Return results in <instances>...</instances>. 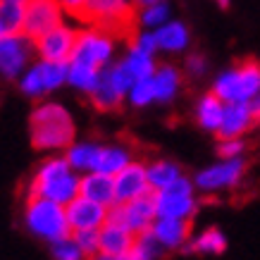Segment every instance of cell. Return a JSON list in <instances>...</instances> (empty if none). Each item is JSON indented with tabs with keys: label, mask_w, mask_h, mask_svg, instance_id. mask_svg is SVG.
I'll list each match as a JSON object with an SVG mask.
<instances>
[{
	"label": "cell",
	"mask_w": 260,
	"mask_h": 260,
	"mask_svg": "<svg viewBox=\"0 0 260 260\" xmlns=\"http://www.w3.org/2000/svg\"><path fill=\"white\" fill-rule=\"evenodd\" d=\"M29 134H31V146L36 150L55 153V150H67L74 143L77 124L64 105L43 101L34 108L29 117Z\"/></svg>",
	"instance_id": "1"
},
{
	"label": "cell",
	"mask_w": 260,
	"mask_h": 260,
	"mask_svg": "<svg viewBox=\"0 0 260 260\" xmlns=\"http://www.w3.org/2000/svg\"><path fill=\"white\" fill-rule=\"evenodd\" d=\"M79 181L81 174L67 162L64 155H53L36 167L26 193L29 198H48L67 205L72 198L79 196Z\"/></svg>",
	"instance_id": "2"
},
{
	"label": "cell",
	"mask_w": 260,
	"mask_h": 260,
	"mask_svg": "<svg viewBox=\"0 0 260 260\" xmlns=\"http://www.w3.org/2000/svg\"><path fill=\"white\" fill-rule=\"evenodd\" d=\"M136 12L134 0H88L81 22L91 24L115 39H129L136 34Z\"/></svg>",
	"instance_id": "3"
},
{
	"label": "cell",
	"mask_w": 260,
	"mask_h": 260,
	"mask_svg": "<svg viewBox=\"0 0 260 260\" xmlns=\"http://www.w3.org/2000/svg\"><path fill=\"white\" fill-rule=\"evenodd\" d=\"M24 224H26V229L31 232L34 237L43 239L48 244L72 234L64 205L55 203V201H48V198H26Z\"/></svg>",
	"instance_id": "4"
},
{
	"label": "cell",
	"mask_w": 260,
	"mask_h": 260,
	"mask_svg": "<svg viewBox=\"0 0 260 260\" xmlns=\"http://www.w3.org/2000/svg\"><path fill=\"white\" fill-rule=\"evenodd\" d=\"M213 93L224 103H251L260 93V62L241 60L222 72L213 84Z\"/></svg>",
	"instance_id": "5"
},
{
	"label": "cell",
	"mask_w": 260,
	"mask_h": 260,
	"mask_svg": "<svg viewBox=\"0 0 260 260\" xmlns=\"http://www.w3.org/2000/svg\"><path fill=\"white\" fill-rule=\"evenodd\" d=\"M193 181H189L186 177H181L167 186V189L153 191L155 198V215L158 217H179V220H191L196 215L198 201L193 193Z\"/></svg>",
	"instance_id": "6"
},
{
	"label": "cell",
	"mask_w": 260,
	"mask_h": 260,
	"mask_svg": "<svg viewBox=\"0 0 260 260\" xmlns=\"http://www.w3.org/2000/svg\"><path fill=\"white\" fill-rule=\"evenodd\" d=\"M115 55V36L101 31L95 26H88L84 31H77V43L72 50L74 62H84L98 70H105Z\"/></svg>",
	"instance_id": "7"
},
{
	"label": "cell",
	"mask_w": 260,
	"mask_h": 260,
	"mask_svg": "<svg viewBox=\"0 0 260 260\" xmlns=\"http://www.w3.org/2000/svg\"><path fill=\"white\" fill-rule=\"evenodd\" d=\"M67 84V62H39L29 64L19 77V88L29 98H43L46 93H53L55 88Z\"/></svg>",
	"instance_id": "8"
},
{
	"label": "cell",
	"mask_w": 260,
	"mask_h": 260,
	"mask_svg": "<svg viewBox=\"0 0 260 260\" xmlns=\"http://www.w3.org/2000/svg\"><path fill=\"white\" fill-rule=\"evenodd\" d=\"M155 217H158V215H155V198H153V191L146 193V196L134 198V201H126V203H115L110 210H108V220L126 227L132 234L148 232Z\"/></svg>",
	"instance_id": "9"
},
{
	"label": "cell",
	"mask_w": 260,
	"mask_h": 260,
	"mask_svg": "<svg viewBox=\"0 0 260 260\" xmlns=\"http://www.w3.org/2000/svg\"><path fill=\"white\" fill-rule=\"evenodd\" d=\"M246 160L244 158H222L220 162L205 167L196 174L193 186L201 189L203 193H215V191L234 189L239 181L244 179Z\"/></svg>",
	"instance_id": "10"
},
{
	"label": "cell",
	"mask_w": 260,
	"mask_h": 260,
	"mask_svg": "<svg viewBox=\"0 0 260 260\" xmlns=\"http://www.w3.org/2000/svg\"><path fill=\"white\" fill-rule=\"evenodd\" d=\"M64 24V10L57 0H26L24 3V36L41 39L43 34Z\"/></svg>",
	"instance_id": "11"
},
{
	"label": "cell",
	"mask_w": 260,
	"mask_h": 260,
	"mask_svg": "<svg viewBox=\"0 0 260 260\" xmlns=\"http://www.w3.org/2000/svg\"><path fill=\"white\" fill-rule=\"evenodd\" d=\"M34 53V41L24 34L0 39V77L3 79H19L29 67V57Z\"/></svg>",
	"instance_id": "12"
},
{
	"label": "cell",
	"mask_w": 260,
	"mask_h": 260,
	"mask_svg": "<svg viewBox=\"0 0 260 260\" xmlns=\"http://www.w3.org/2000/svg\"><path fill=\"white\" fill-rule=\"evenodd\" d=\"M74 43H77V31L67 24H60L34 41V53L39 55V60L48 62H70Z\"/></svg>",
	"instance_id": "13"
},
{
	"label": "cell",
	"mask_w": 260,
	"mask_h": 260,
	"mask_svg": "<svg viewBox=\"0 0 260 260\" xmlns=\"http://www.w3.org/2000/svg\"><path fill=\"white\" fill-rule=\"evenodd\" d=\"M108 210L105 205L95 203L91 198L77 196L72 198L70 203L64 205V213H67V222H70L72 232H81V229H101L108 222Z\"/></svg>",
	"instance_id": "14"
},
{
	"label": "cell",
	"mask_w": 260,
	"mask_h": 260,
	"mask_svg": "<svg viewBox=\"0 0 260 260\" xmlns=\"http://www.w3.org/2000/svg\"><path fill=\"white\" fill-rule=\"evenodd\" d=\"M150 191L153 189L148 184L146 162H141V160H132L124 170H119L115 174V196H117V203L134 201V198L146 196Z\"/></svg>",
	"instance_id": "15"
},
{
	"label": "cell",
	"mask_w": 260,
	"mask_h": 260,
	"mask_svg": "<svg viewBox=\"0 0 260 260\" xmlns=\"http://www.w3.org/2000/svg\"><path fill=\"white\" fill-rule=\"evenodd\" d=\"M258 124L248 103H224V115H222L217 139H241Z\"/></svg>",
	"instance_id": "16"
},
{
	"label": "cell",
	"mask_w": 260,
	"mask_h": 260,
	"mask_svg": "<svg viewBox=\"0 0 260 260\" xmlns=\"http://www.w3.org/2000/svg\"><path fill=\"white\" fill-rule=\"evenodd\" d=\"M150 234L158 239L165 251H179L191 239V220L179 217H155L150 224Z\"/></svg>",
	"instance_id": "17"
},
{
	"label": "cell",
	"mask_w": 260,
	"mask_h": 260,
	"mask_svg": "<svg viewBox=\"0 0 260 260\" xmlns=\"http://www.w3.org/2000/svg\"><path fill=\"white\" fill-rule=\"evenodd\" d=\"M79 196L91 198L95 203L105 205V208H112L117 203V196H115V177L103 172H84L79 181Z\"/></svg>",
	"instance_id": "18"
},
{
	"label": "cell",
	"mask_w": 260,
	"mask_h": 260,
	"mask_svg": "<svg viewBox=\"0 0 260 260\" xmlns=\"http://www.w3.org/2000/svg\"><path fill=\"white\" fill-rule=\"evenodd\" d=\"M136 241V234H132L126 227L117 222H105L101 227V253L105 255H126L132 253Z\"/></svg>",
	"instance_id": "19"
},
{
	"label": "cell",
	"mask_w": 260,
	"mask_h": 260,
	"mask_svg": "<svg viewBox=\"0 0 260 260\" xmlns=\"http://www.w3.org/2000/svg\"><path fill=\"white\" fill-rule=\"evenodd\" d=\"M153 88H155V103L174 101L181 88V72L174 64H158L153 72Z\"/></svg>",
	"instance_id": "20"
},
{
	"label": "cell",
	"mask_w": 260,
	"mask_h": 260,
	"mask_svg": "<svg viewBox=\"0 0 260 260\" xmlns=\"http://www.w3.org/2000/svg\"><path fill=\"white\" fill-rule=\"evenodd\" d=\"M155 43H158V50H165V53H181L189 48L191 34L186 29V24L181 22H170L162 24L160 29H155Z\"/></svg>",
	"instance_id": "21"
},
{
	"label": "cell",
	"mask_w": 260,
	"mask_h": 260,
	"mask_svg": "<svg viewBox=\"0 0 260 260\" xmlns=\"http://www.w3.org/2000/svg\"><path fill=\"white\" fill-rule=\"evenodd\" d=\"M222 115H224V101H222V98H217L213 91L201 95V101L196 103V122L201 129L217 134Z\"/></svg>",
	"instance_id": "22"
},
{
	"label": "cell",
	"mask_w": 260,
	"mask_h": 260,
	"mask_svg": "<svg viewBox=\"0 0 260 260\" xmlns=\"http://www.w3.org/2000/svg\"><path fill=\"white\" fill-rule=\"evenodd\" d=\"M126 95L119 91L115 84H112L110 74H108V67L101 72V79H98V86L93 88V93H91V103H93L98 110L103 112H112L117 110L122 101H124Z\"/></svg>",
	"instance_id": "23"
},
{
	"label": "cell",
	"mask_w": 260,
	"mask_h": 260,
	"mask_svg": "<svg viewBox=\"0 0 260 260\" xmlns=\"http://www.w3.org/2000/svg\"><path fill=\"white\" fill-rule=\"evenodd\" d=\"M186 253H196V255H220L227 251V237L222 234L220 229H205L201 234L189 239V244L184 246Z\"/></svg>",
	"instance_id": "24"
},
{
	"label": "cell",
	"mask_w": 260,
	"mask_h": 260,
	"mask_svg": "<svg viewBox=\"0 0 260 260\" xmlns=\"http://www.w3.org/2000/svg\"><path fill=\"white\" fill-rule=\"evenodd\" d=\"M132 160H134L132 158V150L124 148V146H101L93 170L115 177V174H117L119 170H124Z\"/></svg>",
	"instance_id": "25"
},
{
	"label": "cell",
	"mask_w": 260,
	"mask_h": 260,
	"mask_svg": "<svg viewBox=\"0 0 260 260\" xmlns=\"http://www.w3.org/2000/svg\"><path fill=\"white\" fill-rule=\"evenodd\" d=\"M146 174H148V184L153 191H160V189H167L172 186L177 179L184 177L181 167L172 160H155V162H148L146 165Z\"/></svg>",
	"instance_id": "26"
},
{
	"label": "cell",
	"mask_w": 260,
	"mask_h": 260,
	"mask_svg": "<svg viewBox=\"0 0 260 260\" xmlns=\"http://www.w3.org/2000/svg\"><path fill=\"white\" fill-rule=\"evenodd\" d=\"M101 72L98 67H91V64H84V62H74L70 60L67 62V84L81 91V93H93V88L98 86V79H101Z\"/></svg>",
	"instance_id": "27"
},
{
	"label": "cell",
	"mask_w": 260,
	"mask_h": 260,
	"mask_svg": "<svg viewBox=\"0 0 260 260\" xmlns=\"http://www.w3.org/2000/svg\"><path fill=\"white\" fill-rule=\"evenodd\" d=\"M98 150H101V146L98 143H91V141H74L70 146V148L64 150V158H67V162H70L77 172H91L95 167V158H98Z\"/></svg>",
	"instance_id": "28"
},
{
	"label": "cell",
	"mask_w": 260,
	"mask_h": 260,
	"mask_svg": "<svg viewBox=\"0 0 260 260\" xmlns=\"http://www.w3.org/2000/svg\"><path fill=\"white\" fill-rule=\"evenodd\" d=\"M24 34V3L0 0V39Z\"/></svg>",
	"instance_id": "29"
},
{
	"label": "cell",
	"mask_w": 260,
	"mask_h": 260,
	"mask_svg": "<svg viewBox=\"0 0 260 260\" xmlns=\"http://www.w3.org/2000/svg\"><path fill=\"white\" fill-rule=\"evenodd\" d=\"M122 60H124L126 67L132 70L134 79H146V77H153V72H155V67H158V62H155V53L143 50V48H139V46L129 48V53H126Z\"/></svg>",
	"instance_id": "30"
},
{
	"label": "cell",
	"mask_w": 260,
	"mask_h": 260,
	"mask_svg": "<svg viewBox=\"0 0 260 260\" xmlns=\"http://www.w3.org/2000/svg\"><path fill=\"white\" fill-rule=\"evenodd\" d=\"M170 22V5L165 3H153V5H146V8H139L136 12V24L141 29H148V31H155L162 24Z\"/></svg>",
	"instance_id": "31"
},
{
	"label": "cell",
	"mask_w": 260,
	"mask_h": 260,
	"mask_svg": "<svg viewBox=\"0 0 260 260\" xmlns=\"http://www.w3.org/2000/svg\"><path fill=\"white\" fill-rule=\"evenodd\" d=\"M132 253H134L136 258L141 260H158L162 253H165V248L158 244V239L148 232H141V234H136V241H134V248H132Z\"/></svg>",
	"instance_id": "32"
},
{
	"label": "cell",
	"mask_w": 260,
	"mask_h": 260,
	"mask_svg": "<svg viewBox=\"0 0 260 260\" xmlns=\"http://www.w3.org/2000/svg\"><path fill=\"white\" fill-rule=\"evenodd\" d=\"M126 101L136 105V108H146L150 103H155V88H153V77H146V79H136L134 86L129 88L126 93Z\"/></svg>",
	"instance_id": "33"
},
{
	"label": "cell",
	"mask_w": 260,
	"mask_h": 260,
	"mask_svg": "<svg viewBox=\"0 0 260 260\" xmlns=\"http://www.w3.org/2000/svg\"><path fill=\"white\" fill-rule=\"evenodd\" d=\"M50 253H53V260H86V255L81 253L79 244L74 241V237H62L50 244Z\"/></svg>",
	"instance_id": "34"
},
{
	"label": "cell",
	"mask_w": 260,
	"mask_h": 260,
	"mask_svg": "<svg viewBox=\"0 0 260 260\" xmlns=\"http://www.w3.org/2000/svg\"><path fill=\"white\" fill-rule=\"evenodd\" d=\"M72 237L79 244L86 260L101 253V229H81V232H72Z\"/></svg>",
	"instance_id": "35"
},
{
	"label": "cell",
	"mask_w": 260,
	"mask_h": 260,
	"mask_svg": "<svg viewBox=\"0 0 260 260\" xmlns=\"http://www.w3.org/2000/svg\"><path fill=\"white\" fill-rule=\"evenodd\" d=\"M244 150V139H220V143H217V155L220 158H241Z\"/></svg>",
	"instance_id": "36"
},
{
	"label": "cell",
	"mask_w": 260,
	"mask_h": 260,
	"mask_svg": "<svg viewBox=\"0 0 260 260\" xmlns=\"http://www.w3.org/2000/svg\"><path fill=\"white\" fill-rule=\"evenodd\" d=\"M184 70H186V74H189V77H193V79H201V77H205V72H208V60H205L203 55L193 53V55L186 57Z\"/></svg>",
	"instance_id": "37"
},
{
	"label": "cell",
	"mask_w": 260,
	"mask_h": 260,
	"mask_svg": "<svg viewBox=\"0 0 260 260\" xmlns=\"http://www.w3.org/2000/svg\"><path fill=\"white\" fill-rule=\"evenodd\" d=\"M60 3V8L64 10V15L74 17V19H79L81 22V15H84V10H86L88 0H57Z\"/></svg>",
	"instance_id": "38"
},
{
	"label": "cell",
	"mask_w": 260,
	"mask_h": 260,
	"mask_svg": "<svg viewBox=\"0 0 260 260\" xmlns=\"http://www.w3.org/2000/svg\"><path fill=\"white\" fill-rule=\"evenodd\" d=\"M88 260H141V258H136L134 253H126V255H105V253H98V255H93V258H88Z\"/></svg>",
	"instance_id": "39"
},
{
	"label": "cell",
	"mask_w": 260,
	"mask_h": 260,
	"mask_svg": "<svg viewBox=\"0 0 260 260\" xmlns=\"http://www.w3.org/2000/svg\"><path fill=\"white\" fill-rule=\"evenodd\" d=\"M153 3H165V0H134L136 8H146V5H153Z\"/></svg>",
	"instance_id": "40"
},
{
	"label": "cell",
	"mask_w": 260,
	"mask_h": 260,
	"mask_svg": "<svg viewBox=\"0 0 260 260\" xmlns=\"http://www.w3.org/2000/svg\"><path fill=\"white\" fill-rule=\"evenodd\" d=\"M215 3H217L220 8H229V0H215Z\"/></svg>",
	"instance_id": "41"
},
{
	"label": "cell",
	"mask_w": 260,
	"mask_h": 260,
	"mask_svg": "<svg viewBox=\"0 0 260 260\" xmlns=\"http://www.w3.org/2000/svg\"><path fill=\"white\" fill-rule=\"evenodd\" d=\"M12 3H26V0H12Z\"/></svg>",
	"instance_id": "42"
},
{
	"label": "cell",
	"mask_w": 260,
	"mask_h": 260,
	"mask_svg": "<svg viewBox=\"0 0 260 260\" xmlns=\"http://www.w3.org/2000/svg\"><path fill=\"white\" fill-rule=\"evenodd\" d=\"M258 124H260V119H258Z\"/></svg>",
	"instance_id": "43"
}]
</instances>
